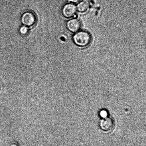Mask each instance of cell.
<instances>
[{
  "label": "cell",
  "instance_id": "obj_6",
  "mask_svg": "<svg viewBox=\"0 0 146 146\" xmlns=\"http://www.w3.org/2000/svg\"><path fill=\"white\" fill-rule=\"evenodd\" d=\"M89 4L88 1H83L78 4L77 7V10L81 13H84L88 11L89 8Z\"/></svg>",
  "mask_w": 146,
  "mask_h": 146
},
{
  "label": "cell",
  "instance_id": "obj_9",
  "mask_svg": "<svg viewBox=\"0 0 146 146\" xmlns=\"http://www.w3.org/2000/svg\"><path fill=\"white\" fill-rule=\"evenodd\" d=\"M68 1L70 2L74 3H77L81 1V0H68Z\"/></svg>",
  "mask_w": 146,
  "mask_h": 146
},
{
  "label": "cell",
  "instance_id": "obj_10",
  "mask_svg": "<svg viewBox=\"0 0 146 146\" xmlns=\"http://www.w3.org/2000/svg\"><path fill=\"white\" fill-rule=\"evenodd\" d=\"M10 146H19V145H18V143H12L11 144V145H10Z\"/></svg>",
  "mask_w": 146,
  "mask_h": 146
},
{
  "label": "cell",
  "instance_id": "obj_2",
  "mask_svg": "<svg viewBox=\"0 0 146 146\" xmlns=\"http://www.w3.org/2000/svg\"><path fill=\"white\" fill-rule=\"evenodd\" d=\"M100 125L103 131L108 132L111 131L114 128V121L111 117H106L101 120Z\"/></svg>",
  "mask_w": 146,
  "mask_h": 146
},
{
  "label": "cell",
  "instance_id": "obj_4",
  "mask_svg": "<svg viewBox=\"0 0 146 146\" xmlns=\"http://www.w3.org/2000/svg\"><path fill=\"white\" fill-rule=\"evenodd\" d=\"M77 7L74 4L69 3L64 6L62 13L64 17L70 18L75 15L77 11Z\"/></svg>",
  "mask_w": 146,
  "mask_h": 146
},
{
  "label": "cell",
  "instance_id": "obj_8",
  "mask_svg": "<svg viewBox=\"0 0 146 146\" xmlns=\"http://www.w3.org/2000/svg\"><path fill=\"white\" fill-rule=\"evenodd\" d=\"M100 114L104 118L107 117V113L106 111H101Z\"/></svg>",
  "mask_w": 146,
  "mask_h": 146
},
{
  "label": "cell",
  "instance_id": "obj_7",
  "mask_svg": "<svg viewBox=\"0 0 146 146\" xmlns=\"http://www.w3.org/2000/svg\"><path fill=\"white\" fill-rule=\"evenodd\" d=\"M20 32L22 34H26L28 32V29L27 27L23 26L21 27L20 30Z\"/></svg>",
  "mask_w": 146,
  "mask_h": 146
},
{
  "label": "cell",
  "instance_id": "obj_3",
  "mask_svg": "<svg viewBox=\"0 0 146 146\" xmlns=\"http://www.w3.org/2000/svg\"><path fill=\"white\" fill-rule=\"evenodd\" d=\"M36 18L32 13L26 12L22 15L21 21L26 27H31L35 23Z\"/></svg>",
  "mask_w": 146,
  "mask_h": 146
},
{
  "label": "cell",
  "instance_id": "obj_5",
  "mask_svg": "<svg viewBox=\"0 0 146 146\" xmlns=\"http://www.w3.org/2000/svg\"><path fill=\"white\" fill-rule=\"evenodd\" d=\"M81 27V22L77 19H73L70 20L67 23V27L68 30L73 33L77 32L79 31Z\"/></svg>",
  "mask_w": 146,
  "mask_h": 146
},
{
  "label": "cell",
  "instance_id": "obj_1",
  "mask_svg": "<svg viewBox=\"0 0 146 146\" xmlns=\"http://www.w3.org/2000/svg\"><path fill=\"white\" fill-rule=\"evenodd\" d=\"M76 45L81 47H86L89 45L92 40L91 36L87 31H82L77 32L73 38Z\"/></svg>",
  "mask_w": 146,
  "mask_h": 146
}]
</instances>
